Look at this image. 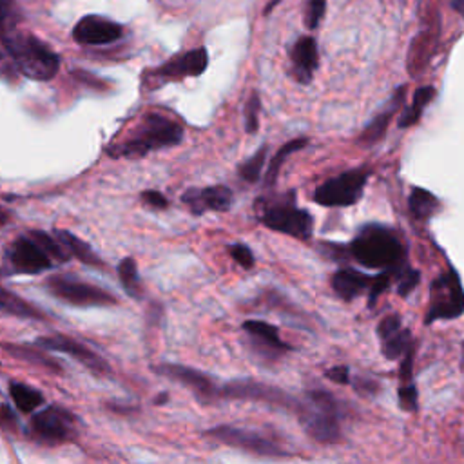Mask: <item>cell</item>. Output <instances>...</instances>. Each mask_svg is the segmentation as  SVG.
Listing matches in <instances>:
<instances>
[{
	"label": "cell",
	"mask_w": 464,
	"mask_h": 464,
	"mask_svg": "<svg viewBox=\"0 0 464 464\" xmlns=\"http://www.w3.org/2000/svg\"><path fill=\"white\" fill-rule=\"evenodd\" d=\"M4 45L14 67L31 80L47 82L60 69L58 54L31 33L9 34L5 36Z\"/></svg>",
	"instance_id": "cell-1"
},
{
	"label": "cell",
	"mask_w": 464,
	"mask_h": 464,
	"mask_svg": "<svg viewBox=\"0 0 464 464\" xmlns=\"http://www.w3.org/2000/svg\"><path fill=\"white\" fill-rule=\"evenodd\" d=\"M350 254L368 268L397 270L402 259L399 239L384 227L366 225L350 243Z\"/></svg>",
	"instance_id": "cell-2"
},
{
	"label": "cell",
	"mask_w": 464,
	"mask_h": 464,
	"mask_svg": "<svg viewBox=\"0 0 464 464\" xmlns=\"http://www.w3.org/2000/svg\"><path fill=\"white\" fill-rule=\"evenodd\" d=\"M183 138V129L179 123L161 116V114H149L140 127L120 145H114L111 149V156H127L136 158L143 156L150 150L165 149L178 145Z\"/></svg>",
	"instance_id": "cell-3"
},
{
	"label": "cell",
	"mask_w": 464,
	"mask_h": 464,
	"mask_svg": "<svg viewBox=\"0 0 464 464\" xmlns=\"http://www.w3.org/2000/svg\"><path fill=\"white\" fill-rule=\"evenodd\" d=\"M308 404H301L297 413L304 431L317 442H337L339 430V406L335 397L321 388L306 392Z\"/></svg>",
	"instance_id": "cell-4"
},
{
	"label": "cell",
	"mask_w": 464,
	"mask_h": 464,
	"mask_svg": "<svg viewBox=\"0 0 464 464\" xmlns=\"http://www.w3.org/2000/svg\"><path fill=\"white\" fill-rule=\"evenodd\" d=\"M464 314V288L459 274L450 268L440 274L430 288V308L426 314V324L437 319H455Z\"/></svg>",
	"instance_id": "cell-5"
},
{
	"label": "cell",
	"mask_w": 464,
	"mask_h": 464,
	"mask_svg": "<svg viewBox=\"0 0 464 464\" xmlns=\"http://www.w3.org/2000/svg\"><path fill=\"white\" fill-rule=\"evenodd\" d=\"M259 221L270 230L283 232L297 239H308L314 230L312 216L306 210L297 208L292 203V198L288 201L265 207L259 214Z\"/></svg>",
	"instance_id": "cell-6"
},
{
	"label": "cell",
	"mask_w": 464,
	"mask_h": 464,
	"mask_svg": "<svg viewBox=\"0 0 464 464\" xmlns=\"http://www.w3.org/2000/svg\"><path fill=\"white\" fill-rule=\"evenodd\" d=\"M45 286L54 297L74 306H109L118 303L111 292L67 276H53Z\"/></svg>",
	"instance_id": "cell-7"
},
{
	"label": "cell",
	"mask_w": 464,
	"mask_h": 464,
	"mask_svg": "<svg viewBox=\"0 0 464 464\" xmlns=\"http://www.w3.org/2000/svg\"><path fill=\"white\" fill-rule=\"evenodd\" d=\"M368 170H348L324 183L314 192V201L323 207H350L361 199Z\"/></svg>",
	"instance_id": "cell-8"
},
{
	"label": "cell",
	"mask_w": 464,
	"mask_h": 464,
	"mask_svg": "<svg viewBox=\"0 0 464 464\" xmlns=\"http://www.w3.org/2000/svg\"><path fill=\"white\" fill-rule=\"evenodd\" d=\"M31 433L44 444L67 442L76 435V417L63 406H47L33 417Z\"/></svg>",
	"instance_id": "cell-9"
},
{
	"label": "cell",
	"mask_w": 464,
	"mask_h": 464,
	"mask_svg": "<svg viewBox=\"0 0 464 464\" xmlns=\"http://www.w3.org/2000/svg\"><path fill=\"white\" fill-rule=\"evenodd\" d=\"M212 439L234 446V448H241L257 455H266V457H283L286 455V451L274 442L272 439H266L252 430H245V428H237V426H228V424H221L216 428H210L207 431Z\"/></svg>",
	"instance_id": "cell-10"
},
{
	"label": "cell",
	"mask_w": 464,
	"mask_h": 464,
	"mask_svg": "<svg viewBox=\"0 0 464 464\" xmlns=\"http://www.w3.org/2000/svg\"><path fill=\"white\" fill-rule=\"evenodd\" d=\"M121 36L123 27L100 14H87L80 18L72 29V38L82 45H105L120 40Z\"/></svg>",
	"instance_id": "cell-11"
},
{
	"label": "cell",
	"mask_w": 464,
	"mask_h": 464,
	"mask_svg": "<svg viewBox=\"0 0 464 464\" xmlns=\"http://www.w3.org/2000/svg\"><path fill=\"white\" fill-rule=\"evenodd\" d=\"M7 261L18 274H40L51 266V257L31 236H22L9 246Z\"/></svg>",
	"instance_id": "cell-12"
},
{
	"label": "cell",
	"mask_w": 464,
	"mask_h": 464,
	"mask_svg": "<svg viewBox=\"0 0 464 464\" xmlns=\"http://www.w3.org/2000/svg\"><path fill=\"white\" fill-rule=\"evenodd\" d=\"M36 344L42 350H56V352H62L69 357H74L78 362H82L83 366H87L94 373L109 372L107 362L98 353H94L85 344H82V343H78V341H74L67 335L56 334V335H51V337H40V339H36Z\"/></svg>",
	"instance_id": "cell-13"
},
{
	"label": "cell",
	"mask_w": 464,
	"mask_h": 464,
	"mask_svg": "<svg viewBox=\"0 0 464 464\" xmlns=\"http://www.w3.org/2000/svg\"><path fill=\"white\" fill-rule=\"evenodd\" d=\"M221 395L225 397H232V399H254V401H266L272 404H279L285 408H295V411L299 410V402H295V399H292L290 395H286L285 392L261 384V382H252V381H234L228 382L221 392Z\"/></svg>",
	"instance_id": "cell-14"
},
{
	"label": "cell",
	"mask_w": 464,
	"mask_h": 464,
	"mask_svg": "<svg viewBox=\"0 0 464 464\" xmlns=\"http://www.w3.org/2000/svg\"><path fill=\"white\" fill-rule=\"evenodd\" d=\"M154 372L163 375V377H169L172 381H178L187 388H190L201 401H210L216 393H219L216 390L214 381L199 370H194V368H188V366H183V364L165 362V364L156 366Z\"/></svg>",
	"instance_id": "cell-15"
},
{
	"label": "cell",
	"mask_w": 464,
	"mask_h": 464,
	"mask_svg": "<svg viewBox=\"0 0 464 464\" xmlns=\"http://www.w3.org/2000/svg\"><path fill=\"white\" fill-rule=\"evenodd\" d=\"M183 203L192 214H203L207 210L225 212L232 205V190L225 185H214L205 188H188L181 196Z\"/></svg>",
	"instance_id": "cell-16"
},
{
	"label": "cell",
	"mask_w": 464,
	"mask_h": 464,
	"mask_svg": "<svg viewBox=\"0 0 464 464\" xmlns=\"http://www.w3.org/2000/svg\"><path fill=\"white\" fill-rule=\"evenodd\" d=\"M207 63H208L207 49L198 47L169 60L156 71V74L160 78H170V80H179L185 76H199L207 69Z\"/></svg>",
	"instance_id": "cell-17"
},
{
	"label": "cell",
	"mask_w": 464,
	"mask_h": 464,
	"mask_svg": "<svg viewBox=\"0 0 464 464\" xmlns=\"http://www.w3.org/2000/svg\"><path fill=\"white\" fill-rule=\"evenodd\" d=\"M290 60H292L297 82L308 83L317 69V63H319V53H317L315 40L312 36H301L290 51Z\"/></svg>",
	"instance_id": "cell-18"
},
{
	"label": "cell",
	"mask_w": 464,
	"mask_h": 464,
	"mask_svg": "<svg viewBox=\"0 0 464 464\" xmlns=\"http://www.w3.org/2000/svg\"><path fill=\"white\" fill-rule=\"evenodd\" d=\"M243 330H245L252 339H256L257 344L265 346L263 352H265V355H268V357H276V355H279V353L290 350V346L281 341L277 328H276L274 324H270V323L257 321V319H250V321H245V323H243Z\"/></svg>",
	"instance_id": "cell-19"
},
{
	"label": "cell",
	"mask_w": 464,
	"mask_h": 464,
	"mask_svg": "<svg viewBox=\"0 0 464 464\" xmlns=\"http://www.w3.org/2000/svg\"><path fill=\"white\" fill-rule=\"evenodd\" d=\"M370 283L372 277L353 268H341L332 276V288L344 301H352L353 297H357L362 290L370 288Z\"/></svg>",
	"instance_id": "cell-20"
},
{
	"label": "cell",
	"mask_w": 464,
	"mask_h": 464,
	"mask_svg": "<svg viewBox=\"0 0 464 464\" xmlns=\"http://www.w3.org/2000/svg\"><path fill=\"white\" fill-rule=\"evenodd\" d=\"M404 92H406V87H401V89L395 91V94L392 96V100H390L386 111H382L381 114H377V116L366 125V129L361 132V136H359V140H357L359 143H362V145H373V143H377V141L384 136V132H386V129H388L390 118L393 116V112L399 109V105H401L402 100H404Z\"/></svg>",
	"instance_id": "cell-21"
},
{
	"label": "cell",
	"mask_w": 464,
	"mask_h": 464,
	"mask_svg": "<svg viewBox=\"0 0 464 464\" xmlns=\"http://www.w3.org/2000/svg\"><path fill=\"white\" fill-rule=\"evenodd\" d=\"M54 236L58 237L60 245L67 250V254L74 256L76 259H80L85 265H92V266H102V259L94 254V250L82 241L80 237H76L74 234L67 232V230H56Z\"/></svg>",
	"instance_id": "cell-22"
},
{
	"label": "cell",
	"mask_w": 464,
	"mask_h": 464,
	"mask_svg": "<svg viewBox=\"0 0 464 464\" xmlns=\"http://www.w3.org/2000/svg\"><path fill=\"white\" fill-rule=\"evenodd\" d=\"M2 348L20 359V361H25V362H33V364H38V366H44L47 370H53V372H62V366L53 359L49 357L42 348H33V346H27V344H2Z\"/></svg>",
	"instance_id": "cell-23"
},
{
	"label": "cell",
	"mask_w": 464,
	"mask_h": 464,
	"mask_svg": "<svg viewBox=\"0 0 464 464\" xmlns=\"http://www.w3.org/2000/svg\"><path fill=\"white\" fill-rule=\"evenodd\" d=\"M433 96H435V89H433L431 85H426V87L417 89L415 94H413L411 105H408V107L402 111V114L399 116V123H397V125H399L401 129H406V127L415 125V123L419 121V118L422 116L424 107L433 100Z\"/></svg>",
	"instance_id": "cell-24"
},
{
	"label": "cell",
	"mask_w": 464,
	"mask_h": 464,
	"mask_svg": "<svg viewBox=\"0 0 464 464\" xmlns=\"http://www.w3.org/2000/svg\"><path fill=\"white\" fill-rule=\"evenodd\" d=\"M0 312L16 315V317H29V319H42V312L36 310L31 303L24 301L16 294H11L0 288Z\"/></svg>",
	"instance_id": "cell-25"
},
{
	"label": "cell",
	"mask_w": 464,
	"mask_h": 464,
	"mask_svg": "<svg viewBox=\"0 0 464 464\" xmlns=\"http://www.w3.org/2000/svg\"><path fill=\"white\" fill-rule=\"evenodd\" d=\"M9 393H11L14 406L24 413L34 411L44 402V395L38 390L27 386L24 382H11Z\"/></svg>",
	"instance_id": "cell-26"
},
{
	"label": "cell",
	"mask_w": 464,
	"mask_h": 464,
	"mask_svg": "<svg viewBox=\"0 0 464 464\" xmlns=\"http://www.w3.org/2000/svg\"><path fill=\"white\" fill-rule=\"evenodd\" d=\"M408 203H410V212L415 219H428L439 208V199L431 192L420 187H415L411 190Z\"/></svg>",
	"instance_id": "cell-27"
},
{
	"label": "cell",
	"mask_w": 464,
	"mask_h": 464,
	"mask_svg": "<svg viewBox=\"0 0 464 464\" xmlns=\"http://www.w3.org/2000/svg\"><path fill=\"white\" fill-rule=\"evenodd\" d=\"M308 145V140L306 138H295V140H290L288 143H285L277 152L276 156L270 160L268 163V170H266V176H265V181L266 185H274L276 179H277V174H279V169L283 167V163L286 161V158L297 150H301L303 147Z\"/></svg>",
	"instance_id": "cell-28"
},
{
	"label": "cell",
	"mask_w": 464,
	"mask_h": 464,
	"mask_svg": "<svg viewBox=\"0 0 464 464\" xmlns=\"http://www.w3.org/2000/svg\"><path fill=\"white\" fill-rule=\"evenodd\" d=\"M382 355L390 361L401 359L408 348H411V334L406 328H401L397 334L390 335L388 339L381 341Z\"/></svg>",
	"instance_id": "cell-29"
},
{
	"label": "cell",
	"mask_w": 464,
	"mask_h": 464,
	"mask_svg": "<svg viewBox=\"0 0 464 464\" xmlns=\"http://www.w3.org/2000/svg\"><path fill=\"white\" fill-rule=\"evenodd\" d=\"M118 274H120V281H121L125 292L132 297H140L141 295V286H140V276H138L136 261L132 257H125L118 266Z\"/></svg>",
	"instance_id": "cell-30"
},
{
	"label": "cell",
	"mask_w": 464,
	"mask_h": 464,
	"mask_svg": "<svg viewBox=\"0 0 464 464\" xmlns=\"http://www.w3.org/2000/svg\"><path fill=\"white\" fill-rule=\"evenodd\" d=\"M265 158H266V149L261 147L252 158H248L246 161H243L239 167H237V172L239 176L248 181V183H254L259 179V174L263 170V165H265Z\"/></svg>",
	"instance_id": "cell-31"
},
{
	"label": "cell",
	"mask_w": 464,
	"mask_h": 464,
	"mask_svg": "<svg viewBox=\"0 0 464 464\" xmlns=\"http://www.w3.org/2000/svg\"><path fill=\"white\" fill-rule=\"evenodd\" d=\"M29 236L45 250V254H47L49 257H54L56 261H62V263L69 259L67 250L60 245L58 239H53L49 234H45V232H42V230H33Z\"/></svg>",
	"instance_id": "cell-32"
},
{
	"label": "cell",
	"mask_w": 464,
	"mask_h": 464,
	"mask_svg": "<svg viewBox=\"0 0 464 464\" xmlns=\"http://www.w3.org/2000/svg\"><path fill=\"white\" fill-rule=\"evenodd\" d=\"M259 112H261L259 94L252 92L246 105H245V130L248 134L257 132V129H259Z\"/></svg>",
	"instance_id": "cell-33"
},
{
	"label": "cell",
	"mask_w": 464,
	"mask_h": 464,
	"mask_svg": "<svg viewBox=\"0 0 464 464\" xmlns=\"http://www.w3.org/2000/svg\"><path fill=\"white\" fill-rule=\"evenodd\" d=\"M16 22V5L13 0H0V40H5L7 31Z\"/></svg>",
	"instance_id": "cell-34"
},
{
	"label": "cell",
	"mask_w": 464,
	"mask_h": 464,
	"mask_svg": "<svg viewBox=\"0 0 464 464\" xmlns=\"http://www.w3.org/2000/svg\"><path fill=\"white\" fill-rule=\"evenodd\" d=\"M326 11V0H308L306 11H304V24L308 29H315L324 16Z\"/></svg>",
	"instance_id": "cell-35"
},
{
	"label": "cell",
	"mask_w": 464,
	"mask_h": 464,
	"mask_svg": "<svg viewBox=\"0 0 464 464\" xmlns=\"http://www.w3.org/2000/svg\"><path fill=\"white\" fill-rule=\"evenodd\" d=\"M419 279H420L419 270H415V268H404V270H401V272H399V286H397L399 295L406 297V295L417 286Z\"/></svg>",
	"instance_id": "cell-36"
},
{
	"label": "cell",
	"mask_w": 464,
	"mask_h": 464,
	"mask_svg": "<svg viewBox=\"0 0 464 464\" xmlns=\"http://www.w3.org/2000/svg\"><path fill=\"white\" fill-rule=\"evenodd\" d=\"M392 272L393 270H386L382 274H379L377 277H372V283H370V306H373V303L377 301V297L390 286V281H392Z\"/></svg>",
	"instance_id": "cell-37"
},
{
	"label": "cell",
	"mask_w": 464,
	"mask_h": 464,
	"mask_svg": "<svg viewBox=\"0 0 464 464\" xmlns=\"http://www.w3.org/2000/svg\"><path fill=\"white\" fill-rule=\"evenodd\" d=\"M397 395H399V404H401L402 410H406V411H415L417 410V397L419 395H417V388L411 382L402 384L399 388Z\"/></svg>",
	"instance_id": "cell-38"
},
{
	"label": "cell",
	"mask_w": 464,
	"mask_h": 464,
	"mask_svg": "<svg viewBox=\"0 0 464 464\" xmlns=\"http://www.w3.org/2000/svg\"><path fill=\"white\" fill-rule=\"evenodd\" d=\"M228 252H230L232 259L236 263H239L243 268H252L254 266V254H252V250L246 245H241V243L230 245Z\"/></svg>",
	"instance_id": "cell-39"
},
{
	"label": "cell",
	"mask_w": 464,
	"mask_h": 464,
	"mask_svg": "<svg viewBox=\"0 0 464 464\" xmlns=\"http://www.w3.org/2000/svg\"><path fill=\"white\" fill-rule=\"evenodd\" d=\"M401 328H402L401 317L395 315V314H392V315H386V317L381 319V323H379V326H377V335H379L381 341H384V339H388L390 335L397 334Z\"/></svg>",
	"instance_id": "cell-40"
},
{
	"label": "cell",
	"mask_w": 464,
	"mask_h": 464,
	"mask_svg": "<svg viewBox=\"0 0 464 464\" xmlns=\"http://www.w3.org/2000/svg\"><path fill=\"white\" fill-rule=\"evenodd\" d=\"M413 370V346L406 350V353L401 357V366H399V375L402 381H410Z\"/></svg>",
	"instance_id": "cell-41"
},
{
	"label": "cell",
	"mask_w": 464,
	"mask_h": 464,
	"mask_svg": "<svg viewBox=\"0 0 464 464\" xmlns=\"http://www.w3.org/2000/svg\"><path fill=\"white\" fill-rule=\"evenodd\" d=\"M326 377L337 384H348L350 382V372L346 366H332L326 370Z\"/></svg>",
	"instance_id": "cell-42"
},
{
	"label": "cell",
	"mask_w": 464,
	"mask_h": 464,
	"mask_svg": "<svg viewBox=\"0 0 464 464\" xmlns=\"http://www.w3.org/2000/svg\"><path fill=\"white\" fill-rule=\"evenodd\" d=\"M141 199H143L145 203H149L150 207H156V208H165V207L169 205L167 198H165L161 192H158V190H145V192L141 194Z\"/></svg>",
	"instance_id": "cell-43"
},
{
	"label": "cell",
	"mask_w": 464,
	"mask_h": 464,
	"mask_svg": "<svg viewBox=\"0 0 464 464\" xmlns=\"http://www.w3.org/2000/svg\"><path fill=\"white\" fill-rule=\"evenodd\" d=\"M451 7L464 18V0H451Z\"/></svg>",
	"instance_id": "cell-44"
},
{
	"label": "cell",
	"mask_w": 464,
	"mask_h": 464,
	"mask_svg": "<svg viewBox=\"0 0 464 464\" xmlns=\"http://www.w3.org/2000/svg\"><path fill=\"white\" fill-rule=\"evenodd\" d=\"M7 219H9V214H7L4 208H0V227H2Z\"/></svg>",
	"instance_id": "cell-45"
},
{
	"label": "cell",
	"mask_w": 464,
	"mask_h": 464,
	"mask_svg": "<svg viewBox=\"0 0 464 464\" xmlns=\"http://www.w3.org/2000/svg\"><path fill=\"white\" fill-rule=\"evenodd\" d=\"M165 401H167V395H161V397H158V399H156V402H158V404H161V402H165Z\"/></svg>",
	"instance_id": "cell-46"
}]
</instances>
